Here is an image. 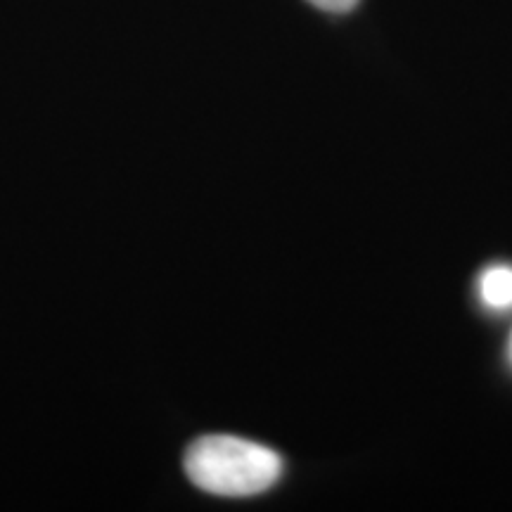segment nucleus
<instances>
[{
    "label": "nucleus",
    "mask_w": 512,
    "mask_h": 512,
    "mask_svg": "<svg viewBox=\"0 0 512 512\" xmlns=\"http://www.w3.org/2000/svg\"><path fill=\"white\" fill-rule=\"evenodd\" d=\"M479 299L486 309L508 311L512 309V266L494 264L479 275Z\"/></svg>",
    "instance_id": "obj_2"
},
{
    "label": "nucleus",
    "mask_w": 512,
    "mask_h": 512,
    "mask_svg": "<svg viewBox=\"0 0 512 512\" xmlns=\"http://www.w3.org/2000/svg\"><path fill=\"white\" fill-rule=\"evenodd\" d=\"M185 475L197 489L211 496H259L283 477V456L256 441L209 434L192 441L183 458Z\"/></svg>",
    "instance_id": "obj_1"
},
{
    "label": "nucleus",
    "mask_w": 512,
    "mask_h": 512,
    "mask_svg": "<svg viewBox=\"0 0 512 512\" xmlns=\"http://www.w3.org/2000/svg\"><path fill=\"white\" fill-rule=\"evenodd\" d=\"M510 356H512V339H510Z\"/></svg>",
    "instance_id": "obj_4"
},
{
    "label": "nucleus",
    "mask_w": 512,
    "mask_h": 512,
    "mask_svg": "<svg viewBox=\"0 0 512 512\" xmlns=\"http://www.w3.org/2000/svg\"><path fill=\"white\" fill-rule=\"evenodd\" d=\"M313 8L332 12V15H344V12H351L358 5V0H309Z\"/></svg>",
    "instance_id": "obj_3"
}]
</instances>
